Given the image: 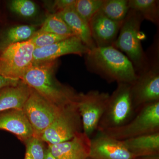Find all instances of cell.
Wrapping results in <instances>:
<instances>
[{
  "label": "cell",
  "mask_w": 159,
  "mask_h": 159,
  "mask_svg": "<svg viewBox=\"0 0 159 159\" xmlns=\"http://www.w3.org/2000/svg\"><path fill=\"white\" fill-rule=\"evenodd\" d=\"M82 132V121L76 102L63 107L39 138L48 145H55L70 140Z\"/></svg>",
  "instance_id": "52a82bcc"
},
{
  "label": "cell",
  "mask_w": 159,
  "mask_h": 159,
  "mask_svg": "<svg viewBox=\"0 0 159 159\" xmlns=\"http://www.w3.org/2000/svg\"><path fill=\"white\" fill-rule=\"evenodd\" d=\"M131 86V84L125 83L117 84L116 88L110 94L97 131L118 128L133 119L136 111L132 99Z\"/></svg>",
  "instance_id": "5b68a950"
},
{
  "label": "cell",
  "mask_w": 159,
  "mask_h": 159,
  "mask_svg": "<svg viewBox=\"0 0 159 159\" xmlns=\"http://www.w3.org/2000/svg\"><path fill=\"white\" fill-rule=\"evenodd\" d=\"M9 10L22 17L32 18L36 15L38 11L34 2L30 0H13L9 2Z\"/></svg>",
  "instance_id": "cb8c5ba5"
},
{
  "label": "cell",
  "mask_w": 159,
  "mask_h": 159,
  "mask_svg": "<svg viewBox=\"0 0 159 159\" xmlns=\"http://www.w3.org/2000/svg\"><path fill=\"white\" fill-rule=\"evenodd\" d=\"M123 22H117L107 17L99 10L89 23L91 35L97 47L113 46Z\"/></svg>",
  "instance_id": "4fadbf2b"
},
{
  "label": "cell",
  "mask_w": 159,
  "mask_h": 159,
  "mask_svg": "<svg viewBox=\"0 0 159 159\" xmlns=\"http://www.w3.org/2000/svg\"><path fill=\"white\" fill-rule=\"evenodd\" d=\"M76 0H56L51 2V6H48L50 10L52 11L51 14L58 13L61 11L74 6Z\"/></svg>",
  "instance_id": "4316f807"
},
{
  "label": "cell",
  "mask_w": 159,
  "mask_h": 159,
  "mask_svg": "<svg viewBox=\"0 0 159 159\" xmlns=\"http://www.w3.org/2000/svg\"><path fill=\"white\" fill-rule=\"evenodd\" d=\"M44 159H56L53 156L50 151L47 148V150H46L45 156Z\"/></svg>",
  "instance_id": "f1b7e54d"
},
{
  "label": "cell",
  "mask_w": 159,
  "mask_h": 159,
  "mask_svg": "<svg viewBox=\"0 0 159 159\" xmlns=\"http://www.w3.org/2000/svg\"><path fill=\"white\" fill-rule=\"evenodd\" d=\"M143 20L139 12L129 9L112 46L126 54L137 74L144 70L148 63L147 54L141 43L140 29Z\"/></svg>",
  "instance_id": "3957f363"
},
{
  "label": "cell",
  "mask_w": 159,
  "mask_h": 159,
  "mask_svg": "<svg viewBox=\"0 0 159 159\" xmlns=\"http://www.w3.org/2000/svg\"><path fill=\"white\" fill-rule=\"evenodd\" d=\"M122 141L135 158L159 156V132Z\"/></svg>",
  "instance_id": "e0dca14e"
},
{
  "label": "cell",
  "mask_w": 159,
  "mask_h": 159,
  "mask_svg": "<svg viewBox=\"0 0 159 159\" xmlns=\"http://www.w3.org/2000/svg\"><path fill=\"white\" fill-rule=\"evenodd\" d=\"M0 129L14 134L24 144L34 136L33 129L23 109H14L0 112Z\"/></svg>",
  "instance_id": "9a60e30c"
},
{
  "label": "cell",
  "mask_w": 159,
  "mask_h": 159,
  "mask_svg": "<svg viewBox=\"0 0 159 159\" xmlns=\"http://www.w3.org/2000/svg\"><path fill=\"white\" fill-rule=\"evenodd\" d=\"M129 9L139 12L143 19L158 25L159 1L157 0H129Z\"/></svg>",
  "instance_id": "ffe728a7"
},
{
  "label": "cell",
  "mask_w": 159,
  "mask_h": 159,
  "mask_svg": "<svg viewBox=\"0 0 159 159\" xmlns=\"http://www.w3.org/2000/svg\"><path fill=\"white\" fill-rule=\"evenodd\" d=\"M64 107L54 105L31 89V93L23 110L32 127L34 136L39 138Z\"/></svg>",
  "instance_id": "30bf717a"
},
{
  "label": "cell",
  "mask_w": 159,
  "mask_h": 159,
  "mask_svg": "<svg viewBox=\"0 0 159 159\" xmlns=\"http://www.w3.org/2000/svg\"><path fill=\"white\" fill-rule=\"evenodd\" d=\"M37 32H48L58 35L75 36L62 18L57 14H51L47 18Z\"/></svg>",
  "instance_id": "7402d4cb"
},
{
  "label": "cell",
  "mask_w": 159,
  "mask_h": 159,
  "mask_svg": "<svg viewBox=\"0 0 159 159\" xmlns=\"http://www.w3.org/2000/svg\"><path fill=\"white\" fill-rule=\"evenodd\" d=\"M85 56L88 70L107 82L132 84L137 79L136 71L130 61L113 46L95 47Z\"/></svg>",
  "instance_id": "7a4b0ae2"
},
{
  "label": "cell",
  "mask_w": 159,
  "mask_h": 159,
  "mask_svg": "<svg viewBox=\"0 0 159 159\" xmlns=\"http://www.w3.org/2000/svg\"><path fill=\"white\" fill-rule=\"evenodd\" d=\"M90 50L79 38L72 36L51 45L35 48L33 64L52 61L67 54L82 56L87 54Z\"/></svg>",
  "instance_id": "8fae6325"
},
{
  "label": "cell",
  "mask_w": 159,
  "mask_h": 159,
  "mask_svg": "<svg viewBox=\"0 0 159 159\" xmlns=\"http://www.w3.org/2000/svg\"><path fill=\"white\" fill-rule=\"evenodd\" d=\"M104 0H76L74 8L80 16L87 23L101 9Z\"/></svg>",
  "instance_id": "603a6c76"
},
{
  "label": "cell",
  "mask_w": 159,
  "mask_h": 159,
  "mask_svg": "<svg viewBox=\"0 0 159 159\" xmlns=\"http://www.w3.org/2000/svg\"><path fill=\"white\" fill-rule=\"evenodd\" d=\"M89 159H135L122 141L97 131L91 138Z\"/></svg>",
  "instance_id": "7c38bea8"
},
{
  "label": "cell",
  "mask_w": 159,
  "mask_h": 159,
  "mask_svg": "<svg viewBox=\"0 0 159 159\" xmlns=\"http://www.w3.org/2000/svg\"><path fill=\"white\" fill-rule=\"evenodd\" d=\"M129 10L127 0H104L100 11L113 20L123 22Z\"/></svg>",
  "instance_id": "44dd1931"
},
{
  "label": "cell",
  "mask_w": 159,
  "mask_h": 159,
  "mask_svg": "<svg viewBox=\"0 0 159 159\" xmlns=\"http://www.w3.org/2000/svg\"><path fill=\"white\" fill-rule=\"evenodd\" d=\"M31 89L22 81L17 85L0 89V112L9 110L23 109Z\"/></svg>",
  "instance_id": "2e32d148"
},
{
  "label": "cell",
  "mask_w": 159,
  "mask_h": 159,
  "mask_svg": "<svg viewBox=\"0 0 159 159\" xmlns=\"http://www.w3.org/2000/svg\"><path fill=\"white\" fill-rule=\"evenodd\" d=\"M135 159H159V156L139 157L135 158Z\"/></svg>",
  "instance_id": "f546056e"
},
{
  "label": "cell",
  "mask_w": 159,
  "mask_h": 159,
  "mask_svg": "<svg viewBox=\"0 0 159 159\" xmlns=\"http://www.w3.org/2000/svg\"><path fill=\"white\" fill-rule=\"evenodd\" d=\"M44 143L35 136L29 139L25 143L26 152L24 159H44L47 149Z\"/></svg>",
  "instance_id": "d4e9b609"
},
{
  "label": "cell",
  "mask_w": 159,
  "mask_h": 159,
  "mask_svg": "<svg viewBox=\"0 0 159 159\" xmlns=\"http://www.w3.org/2000/svg\"><path fill=\"white\" fill-rule=\"evenodd\" d=\"M62 18L75 36L91 49L96 47L88 23L85 21L75 11L74 6L57 13Z\"/></svg>",
  "instance_id": "ac0fdd59"
},
{
  "label": "cell",
  "mask_w": 159,
  "mask_h": 159,
  "mask_svg": "<svg viewBox=\"0 0 159 159\" xmlns=\"http://www.w3.org/2000/svg\"><path fill=\"white\" fill-rule=\"evenodd\" d=\"M35 47L30 40L10 45L0 52V75L20 80L33 64Z\"/></svg>",
  "instance_id": "ba28073f"
},
{
  "label": "cell",
  "mask_w": 159,
  "mask_h": 159,
  "mask_svg": "<svg viewBox=\"0 0 159 159\" xmlns=\"http://www.w3.org/2000/svg\"><path fill=\"white\" fill-rule=\"evenodd\" d=\"M37 31V29L34 26L27 25L1 28L0 52L10 45L29 40Z\"/></svg>",
  "instance_id": "d6986e66"
},
{
  "label": "cell",
  "mask_w": 159,
  "mask_h": 159,
  "mask_svg": "<svg viewBox=\"0 0 159 159\" xmlns=\"http://www.w3.org/2000/svg\"><path fill=\"white\" fill-rule=\"evenodd\" d=\"M156 41L147 55V66L137 74L136 80L131 86L136 111L142 106L159 101V43Z\"/></svg>",
  "instance_id": "277c9868"
},
{
  "label": "cell",
  "mask_w": 159,
  "mask_h": 159,
  "mask_svg": "<svg viewBox=\"0 0 159 159\" xmlns=\"http://www.w3.org/2000/svg\"><path fill=\"white\" fill-rule=\"evenodd\" d=\"M21 81L20 80L10 79L0 75V89L6 87L17 85Z\"/></svg>",
  "instance_id": "83f0119b"
},
{
  "label": "cell",
  "mask_w": 159,
  "mask_h": 159,
  "mask_svg": "<svg viewBox=\"0 0 159 159\" xmlns=\"http://www.w3.org/2000/svg\"><path fill=\"white\" fill-rule=\"evenodd\" d=\"M102 132L120 141L159 132V101L142 106L125 125Z\"/></svg>",
  "instance_id": "8992f818"
},
{
  "label": "cell",
  "mask_w": 159,
  "mask_h": 159,
  "mask_svg": "<svg viewBox=\"0 0 159 159\" xmlns=\"http://www.w3.org/2000/svg\"><path fill=\"white\" fill-rule=\"evenodd\" d=\"M110 94L98 90L78 93L77 103L82 121L83 132L91 138L98 130Z\"/></svg>",
  "instance_id": "9c48e42d"
},
{
  "label": "cell",
  "mask_w": 159,
  "mask_h": 159,
  "mask_svg": "<svg viewBox=\"0 0 159 159\" xmlns=\"http://www.w3.org/2000/svg\"><path fill=\"white\" fill-rule=\"evenodd\" d=\"M70 37L71 36L58 35L48 32H36L30 40L33 43L35 48H37L51 45Z\"/></svg>",
  "instance_id": "484cf974"
},
{
  "label": "cell",
  "mask_w": 159,
  "mask_h": 159,
  "mask_svg": "<svg viewBox=\"0 0 159 159\" xmlns=\"http://www.w3.org/2000/svg\"><path fill=\"white\" fill-rule=\"evenodd\" d=\"M57 60L33 64L22 81L54 105L62 107L77 102L78 93L55 77Z\"/></svg>",
  "instance_id": "6da1fadb"
},
{
  "label": "cell",
  "mask_w": 159,
  "mask_h": 159,
  "mask_svg": "<svg viewBox=\"0 0 159 159\" xmlns=\"http://www.w3.org/2000/svg\"><path fill=\"white\" fill-rule=\"evenodd\" d=\"M91 144V138L82 132L68 141L48 145V148L56 159H89Z\"/></svg>",
  "instance_id": "5bb4252c"
}]
</instances>
